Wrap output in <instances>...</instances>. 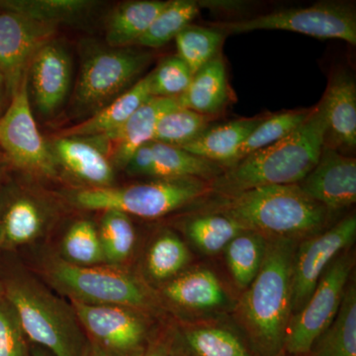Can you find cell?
I'll use <instances>...</instances> for the list:
<instances>
[{
  "mask_svg": "<svg viewBox=\"0 0 356 356\" xmlns=\"http://www.w3.org/2000/svg\"><path fill=\"white\" fill-rule=\"evenodd\" d=\"M19 320L3 296L0 298V356H31Z\"/></svg>",
  "mask_w": 356,
  "mask_h": 356,
  "instance_id": "f35d334b",
  "label": "cell"
},
{
  "mask_svg": "<svg viewBox=\"0 0 356 356\" xmlns=\"http://www.w3.org/2000/svg\"><path fill=\"white\" fill-rule=\"evenodd\" d=\"M312 111L313 109L298 110V111L296 110V111L275 114L273 116H266L243 143L233 165L245 158L248 154L270 146L274 143L286 137L310 117Z\"/></svg>",
  "mask_w": 356,
  "mask_h": 356,
  "instance_id": "836d02e7",
  "label": "cell"
},
{
  "mask_svg": "<svg viewBox=\"0 0 356 356\" xmlns=\"http://www.w3.org/2000/svg\"><path fill=\"white\" fill-rule=\"evenodd\" d=\"M356 218H344L325 232L310 236L295 252L292 270V314L310 298L330 264L355 242Z\"/></svg>",
  "mask_w": 356,
  "mask_h": 356,
  "instance_id": "7c38bea8",
  "label": "cell"
},
{
  "mask_svg": "<svg viewBox=\"0 0 356 356\" xmlns=\"http://www.w3.org/2000/svg\"><path fill=\"white\" fill-rule=\"evenodd\" d=\"M225 35L210 27L188 25L175 37L177 56L188 65L192 74L219 55Z\"/></svg>",
  "mask_w": 356,
  "mask_h": 356,
  "instance_id": "d6a6232c",
  "label": "cell"
},
{
  "mask_svg": "<svg viewBox=\"0 0 356 356\" xmlns=\"http://www.w3.org/2000/svg\"><path fill=\"white\" fill-rule=\"evenodd\" d=\"M97 4L90 0H3L0 1V8L39 22L58 25L81 19Z\"/></svg>",
  "mask_w": 356,
  "mask_h": 356,
  "instance_id": "4316f807",
  "label": "cell"
},
{
  "mask_svg": "<svg viewBox=\"0 0 356 356\" xmlns=\"http://www.w3.org/2000/svg\"><path fill=\"white\" fill-rule=\"evenodd\" d=\"M327 131L325 145L336 149L356 147V83L348 70L331 76L322 102Z\"/></svg>",
  "mask_w": 356,
  "mask_h": 356,
  "instance_id": "d6986e66",
  "label": "cell"
},
{
  "mask_svg": "<svg viewBox=\"0 0 356 356\" xmlns=\"http://www.w3.org/2000/svg\"><path fill=\"white\" fill-rule=\"evenodd\" d=\"M151 97L153 96L151 95L149 74H147L83 123L65 129L58 136L95 137L116 132L132 116L134 112L137 111Z\"/></svg>",
  "mask_w": 356,
  "mask_h": 356,
  "instance_id": "44dd1931",
  "label": "cell"
},
{
  "mask_svg": "<svg viewBox=\"0 0 356 356\" xmlns=\"http://www.w3.org/2000/svg\"><path fill=\"white\" fill-rule=\"evenodd\" d=\"M166 3L161 0H135L116 7L107 22V43L111 48L137 44Z\"/></svg>",
  "mask_w": 356,
  "mask_h": 356,
  "instance_id": "d4e9b609",
  "label": "cell"
},
{
  "mask_svg": "<svg viewBox=\"0 0 356 356\" xmlns=\"http://www.w3.org/2000/svg\"><path fill=\"white\" fill-rule=\"evenodd\" d=\"M27 83L40 113L51 116L60 109L72 84V60L62 44L53 40L36 54Z\"/></svg>",
  "mask_w": 356,
  "mask_h": 356,
  "instance_id": "2e32d148",
  "label": "cell"
},
{
  "mask_svg": "<svg viewBox=\"0 0 356 356\" xmlns=\"http://www.w3.org/2000/svg\"><path fill=\"white\" fill-rule=\"evenodd\" d=\"M325 131L327 124L320 103L314 107L310 117L286 137L225 168L222 175L211 180V192L231 197L257 187L298 184L317 165Z\"/></svg>",
  "mask_w": 356,
  "mask_h": 356,
  "instance_id": "6da1fadb",
  "label": "cell"
},
{
  "mask_svg": "<svg viewBox=\"0 0 356 356\" xmlns=\"http://www.w3.org/2000/svg\"><path fill=\"white\" fill-rule=\"evenodd\" d=\"M2 296H3V288L0 285V298H1Z\"/></svg>",
  "mask_w": 356,
  "mask_h": 356,
  "instance_id": "ee69618b",
  "label": "cell"
},
{
  "mask_svg": "<svg viewBox=\"0 0 356 356\" xmlns=\"http://www.w3.org/2000/svg\"><path fill=\"white\" fill-rule=\"evenodd\" d=\"M209 192L210 181L199 178L154 179L128 186L77 189L70 192L69 200L79 209L120 211L129 216L156 219Z\"/></svg>",
  "mask_w": 356,
  "mask_h": 356,
  "instance_id": "5b68a950",
  "label": "cell"
},
{
  "mask_svg": "<svg viewBox=\"0 0 356 356\" xmlns=\"http://www.w3.org/2000/svg\"><path fill=\"white\" fill-rule=\"evenodd\" d=\"M184 228L191 242L208 254L225 250L236 236L245 231L235 220L221 213L194 216Z\"/></svg>",
  "mask_w": 356,
  "mask_h": 356,
  "instance_id": "f1b7e54d",
  "label": "cell"
},
{
  "mask_svg": "<svg viewBox=\"0 0 356 356\" xmlns=\"http://www.w3.org/2000/svg\"><path fill=\"white\" fill-rule=\"evenodd\" d=\"M296 240L268 238L261 269L241 304L245 327L261 356H280L291 318Z\"/></svg>",
  "mask_w": 356,
  "mask_h": 356,
  "instance_id": "7a4b0ae2",
  "label": "cell"
},
{
  "mask_svg": "<svg viewBox=\"0 0 356 356\" xmlns=\"http://www.w3.org/2000/svg\"><path fill=\"white\" fill-rule=\"evenodd\" d=\"M51 284L72 301L89 305H114L146 308L149 299L142 284L120 267L81 266L58 259L47 268Z\"/></svg>",
  "mask_w": 356,
  "mask_h": 356,
  "instance_id": "8992f818",
  "label": "cell"
},
{
  "mask_svg": "<svg viewBox=\"0 0 356 356\" xmlns=\"http://www.w3.org/2000/svg\"><path fill=\"white\" fill-rule=\"evenodd\" d=\"M266 117L238 119L208 127L195 140L184 145L181 149L199 158L219 163L225 168H229L235 163L243 143Z\"/></svg>",
  "mask_w": 356,
  "mask_h": 356,
  "instance_id": "7402d4cb",
  "label": "cell"
},
{
  "mask_svg": "<svg viewBox=\"0 0 356 356\" xmlns=\"http://www.w3.org/2000/svg\"><path fill=\"white\" fill-rule=\"evenodd\" d=\"M178 106L177 98L151 97L116 132L95 136L116 168H125L133 154L154 140L159 119Z\"/></svg>",
  "mask_w": 356,
  "mask_h": 356,
  "instance_id": "ac0fdd59",
  "label": "cell"
},
{
  "mask_svg": "<svg viewBox=\"0 0 356 356\" xmlns=\"http://www.w3.org/2000/svg\"><path fill=\"white\" fill-rule=\"evenodd\" d=\"M0 147L11 163L24 172L48 177L57 175V161L32 113L27 81L0 116Z\"/></svg>",
  "mask_w": 356,
  "mask_h": 356,
  "instance_id": "30bf717a",
  "label": "cell"
},
{
  "mask_svg": "<svg viewBox=\"0 0 356 356\" xmlns=\"http://www.w3.org/2000/svg\"><path fill=\"white\" fill-rule=\"evenodd\" d=\"M72 306L89 341L107 356H140L146 350V324L135 309L72 300Z\"/></svg>",
  "mask_w": 356,
  "mask_h": 356,
  "instance_id": "8fae6325",
  "label": "cell"
},
{
  "mask_svg": "<svg viewBox=\"0 0 356 356\" xmlns=\"http://www.w3.org/2000/svg\"><path fill=\"white\" fill-rule=\"evenodd\" d=\"M62 252L63 259L76 266H97L105 262L98 229L88 220H79L70 226L63 240Z\"/></svg>",
  "mask_w": 356,
  "mask_h": 356,
  "instance_id": "8d00e7d4",
  "label": "cell"
},
{
  "mask_svg": "<svg viewBox=\"0 0 356 356\" xmlns=\"http://www.w3.org/2000/svg\"><path fill=\"white\" fill-rule=\"evenodd\" d=\"M222 34L257 30H283L318 39H339L356 44V13L343 2H321L304 8L275 11L248 19L210 23Z\"/></svg>",
  "mask_w": 356,
  "mask_h": 356,
  "instance_id": "52a82bcc",
  "label": "cell"
},
{
  "mask_svg": "<svg viewBox=\"0 0 356 356\" xmlns=\"http://www.w3.org/2000/svg\"><path fill=\"white\" fill-rule=\"evenodd\" d=\"M348 250L330 264L305 306L290 318L283 346L290 355H308L336 318L355 266Z\"/></svg>",
  "mask_w": 356,
  "mask_h": 356,
  "instance_id": "9c48e42d",
  "label": "cell"
},
{
  "mask_svg": "<svg viewBox=\"0 0 356 356\" xmlns=\"http://www.w3.org/2000/svg\"><path fill=\"white\" fill-rule=\"evenodd\" d=\"M182 341L188 356H252L240 337L222 327H193L184 332Z\"/></svg>",
  "mask_w": 356,
  "mask_h": 356,
  "instance_id": "4dcf8cb0",
  "label": "cell"
},
{
  "mask_svg": "<svg viewBox=\"0 0 356 356\" xmlns=\"http://www.w3.org/2000/svg\"><path fill=\"white\" fill-rule=\"evenodd\" d=\"M58 166L89 188L112 186L114 165L95 137H60L50 145Z\"/></svg>",
  "mask_w": 356,
  "mask_h": 356,
  "instance_id": "e0dca14e",
  "label": "cell"
},
{
  "mask_svg": "<svg viewBox=\"0 0 356 356\" xmlns=\"http://www.w3.org/2000/svg\"><path fill=\"white\" fill-rule=\"evenodd\" d=\"M3 297L13 307L28 341L53 356H84L86 339L72 306L31 278L9 281Z\"/></svg>",
  "mask_w": 356,
  "mask_h": 356,
  "instance_id": "277c9868",
  "label": "cell"
},
{
  "mask_svg": "<svg viewBox=\"0 0 356 356\" xmlns=\"http://www.w3.org/2000/svg\"><path fill=\"white\" fill-rule=\"evenodd\" d=\"M31 356H53L49 351L44 350V348L37 346L31 351Z\"/></svg>",
  "mask_w": 356,
  "mask_h": 356,
  "instance_id": "7bdbcfd3",
  "label": "cell"
},
{
  "mask_svg": "<svg viewBox=\"0 0 356 356\" xmlns=\"http://www.w3.org/2000/svg\"><path fill=\"white\" fill-rule=\"evenodd\" d=\"M84 356H107L96 344L89 341L88 350Z\"/></svg>",
  "mask_w": 356,
  "mask_h": 356,
  "instance_id": "60d3db41",
  "label": "cell"
},
{
  "mask_svg": "<svg viewBox=\"0 0 356 356\" xmlns=\"http://www.w3.org/2000/svg\"><path fill=\"white\" fill-rule=\"evenodd\" d=\"M191 255L184 243L172 233L161 234L152 243L147 255V271L154 280L177 277Z\"/></svg>",
  "mask_w": 356,
  "mask_h": 356,
  "instance_id": "d590c367",
  "label": "cell"
},
{
  "mask_svg": "<svg viewBox=\"0 0 356 356\" xmlns=\"http://www.w3.org/2000/svg\"><path fill=\"white\" fill-rule=\"evenodd\" d=\"M210 117L179 106L159 119L154 140L178 147L195 140L209 127Z\"/></svg>",
  "mask_w": 356,
  "mask_h": 356,
  "instance_id": "e575fe53",
  "label": "cell"
},
{
  "mask_svg": "<svg viewBox=\"0 0 356 356\" xmlns=\"http://www.w3.org/2000/svg\"><path fill=\"white\" fill-rule=\"evenodd\" d=\"M163 296L191 310H210L224 303L225 293L212 271L197 269L177 275L163 287Z\"/></svg>",
  "mask_w": 356,
  "mask_h": 356,
  "instance_id": "cb8c5ba5",
  "label": "cell"
},
{
  "mask_svg": "<svg viewBox=\"0 0 356 356\" xmlns=\"http://www.w3.org/2000/svg\"><path fill=\"white\" fill-rule=\"evenodd\" d=\"M149 74L153 97H175L182 95L191 83L193 74L178 56L163 58Z\"/></svg>",
  "mask_w": 356,
  "mask_h": 356,
  "instance_id": "74e56055",
  "label": "cell"
},
{
  "mask_svg": "<svg viewBox=\"0 0 356 356\" xmlns=\"http://www.w3.org/2000/svg\"><path fill=\"white\" fill-rule=\"evenodd\" d=\"M266 245V236L245 229L225 248L229 270L238 287L247 289L257 277Z\"/></svg>",
  "mask_w": 356,
  "mask_h": 356,
  "instance_id": "83f0119b",
  "label": "cell"
},
{
  "mask_svg": "<svg viewBox=\"0 0 356 356\" xmlns=\"http://www.w3.org/2000/svg\"><path fill=\"white\" fill-rule=\"evenodd\" d=\"M178 105L205 116L219 114L229 98L226 65L222 55L210 60L192 76L191 83L181 95Z\"/></svg>",
  "mask_w": 356,
  "mask_h": 356,
  "instance_id": "603a6c76",
  "label": "cell"
},
{
  "mask_svg": "<svg viewBox=\"0 0 356 356\" xmlns=\"http://www.w3.org/2000/svg\"><path fill=\"white\" fill-rule=\"evenodd\" d=\"M124 170L134 177L154 179L199 178L211 181L222 175L225 168L181 147L152 140L133 154Z\"/></svg>",
  "mask_w": 356,
  "mask_h": 356,
  "instance_id": "5bb4252c",
  "label": "cell"
},
{
  "mask_svg": "<svg viewBox=\"0 0 356 356\" xmlns=\"http://www.w3.org/2000/svg\"><path fill=\"white\" fill-rule=\"evenodd\" d=\"M140 356H172L170 350L165 346V344H154L151 348L145 350Z\"/></svg>",
  "mask_w": 356,
  "mask_h": 356,
  "instance_id": "ab89813d",
  "label": "cell"
},
{
  "mask_svg": "<svg viewBox=\"0 0 356 356\" xmlns=\"http://www.w3.org/2000/svg\"><path fill=\"white\" fill-rule=\"evenodd\" d=\"M152 58V54L130 47L91 54L84 60L77 79L74 92L76 108L92 113L103 108L132 88Z\"/></svg>",
  "mask_w": 356,
  "mask_h": 356,
  "instance_id": "ba28073f",
  "label": "cell"
},
{
  "mask_svg": "<svg viewBox=\"0 0 356 356\" xmlns=\"http://www.w3.org/2000/svg\"><path fill=\"white\" fill-rule=\"evenodd\" d=\"M218 213L266 238L292 240L317 235L331 218L298 184L257 187L226 197Z\"/></svg>",
  "mask_w": 356,
  "mask_h": 356,
  "instance_id": "3957f363",
  "label": "cell"
},
{
  "mask_svg": "<svg viewBox=\"0 0 356 356\" xmlns=\"http://www.w3.org/2000/svg\"><path fill=\"white\" fill-rule=\"evenodd\" d=\"M314 356H356V287L344 292L339 313L315 343Z\"/></svg>",
  "mask_w": 356,
  "mask_h": 356,
  "instance_id": "484cf974",
  "label": "cell"
},
{
  "mask_svg": "<svg viewBox=\"0 0 356 356\" xmlns=\"http://www.w3.org/2000/svg\"><path fill=\"white\" fill-rule=\"evenodd\" d=\"M50 220L44 201L29 194H18L0 212V248L13 250L38 240Z\"/></svg>",
  "mask_w": 356,
  "mask_h": 356,
  "instance_id": "ffe728a7",
  "label": "cell"
},
{
  "mask_svg": "<svg viewBox=\"0 0 356 356\" xmlns=\"http://www.w3.org/2000/svg\"><path fill=\"white\" fill-rule=\"evenodd\" d=\"M98 234L105 264L118 266L132 254L136 231L129 215L120 211H104Z\"/></svg>",
  "mask_w": 356,
  "mask_h": 356,
  "instance_id": "1f68e13d",
  "label": "cell"
},
{
  "mask_svg": "<svg viewBox=\"0 0 356 356\" xmlns=\"http://www.w3.org/2000/svg\"><path fill=\"white\" fill-rule=\"evenodd\" d=\"M200 6L191 0L168 1L137 44L149 49L165 46L197 17Z\"/></svg>",
  "mask_w": 356,
  "mask_h": 356,
  "instance_id": "f546056e",
  "label": "cell"
},
{
  "mask_svg": "<svg viewBox=\"0 0 356 356\" xmlns=\"http://www.w3.org/2000/svg\"><path fill=\"white\" fill-rule=\"evenodd\" d=\"M57 26L8 11L0 13V72L10 97L27 81L33 58L53 41Z\"/></svg>",
  "mask_w": 356,
  "mask_h": 356,
  "instance_id": "4fadbf2b",
  "label": "cell"
},
{
  "mask_svg": "<svg viewBox=\"0 0 356 356\" xmlns=\"http://www.w3.org/2000/svg\"><path fill=\"white\" fill-rule=\"evenodd\" d=\"M6 93V81H4L3 76H2L1 72H0V113H1L2 108H3Z\"/></svg>",
  "mask_w": 356,
  "mask_h": 356,
  "instance_id": "b9f144b4",
  "label": "cell"
},
{
  "mask_svg": "<svg viewBox=\"0 0 356 356\" xmlns=\"http://www.w3.org/2000/svg\"><path fill=\"white\" fill-rule=\"evenodd\" d=\"M298 186L331 213L350 207L356 202V159L324 145L317 165Z\"/></svg>",
  "mask_w": 356,
  "mask_h": 356,
  "instance_id": "9a60e30c",
  "label": "cell"
}]
</instances>
